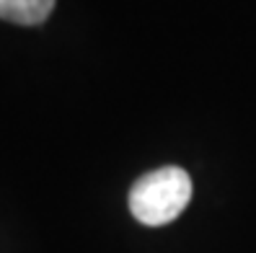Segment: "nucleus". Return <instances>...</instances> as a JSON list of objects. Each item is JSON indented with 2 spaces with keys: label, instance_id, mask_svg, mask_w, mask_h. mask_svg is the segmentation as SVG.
Returning <instances> with one entry per match:
<instances>
[{
  "label": "nucleus",
  "instance_id": "obj_1",
  "mask_svg": "<svg viewBox=\"0 0 256 253\" xmlns=\"http://www.w3.org/2000/svg\"><path fill=\"white\" fill-rule=\"evenodd\" d=\"M192 202V178L184 168L166 166L140 176L130 189V212L142 225L160 228L174 222Z\"/></svg>",
  "mask_w": 256,
  "mask_h": 253
},
{
  "label": "nucleus",
  "instance_id": "obj_2",
  "mask_svg": "<svg viewBox=\"0 0 256 253\" xmlns=\"http://www.w3.org/2000/svg\"><path fill=\"white\" fill-rule=\"evenodd\" d=\"M54 0H0V18L18 23V26H36L50 18Z\"/></svg>",
  "mask_w": 256,
  "mask_h": 253
}]
</instances>
